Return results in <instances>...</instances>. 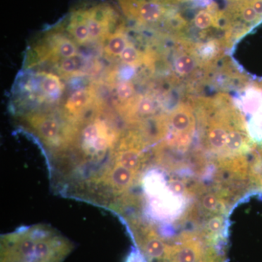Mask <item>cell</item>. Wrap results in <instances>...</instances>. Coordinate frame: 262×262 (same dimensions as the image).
<instances>
[{
	"instance_id": "5b68a950",
	"label": "cell",
	"mask_w": 262,
	"mask_h": 262,
	"mask_svg": "<svg viewBox=\"0 0 262 262\" xmlns=\"http://www.w3.org/2000/svg\"><path fill=\"white\" fill-rule=\"evenodd\" d=\"M69 31L80 45L86 44L91 40L87 25L77 10H75L71 15Z\"/></svg>"
},
{
	"instance_id": "3957f363",
	"label": "cell",
	"mask_w": 262,
	"mask_h": 262,
	"mask_svg": "<svg viewBox=\"0 0 262 262\" xmlns=\"http://www.w3.org/2000/svg\"><path fill=\"white\" fill-rule=\"evenodd\" d=\"M139 247L151 261H166L171 253V246H168L152 231H149L139 241Z\"/></svg>"
},
{
	"instance_id": "5bb4252c",
	"label": "cell",
	"mask_w": 262,
	"mask_h": 262,
	"mask_svg": "<svg viewBox=\"0 0 262 262\" xmlns=\"http://www.w3.org/2000/svg\"><path fill=\"white\" fill-rule=\"evenodd\" d=\"M248 139L241 131L232 130L228 132L225 148L230 152L243 151L247 144Z\"/></svg>"
},
{
	"instance_id": "7c38bea8",
	"label": "cell",
	"mask_w": 262,
	"mask_h": 262,
	"mask_svg": "<svg viewBox=\"0 0 262 262\" xmlns=\"http://www.w3.org/2000/svg\"><path fill=\"white\" fill-rule=\"evenodd\" d=\"M89 93L87 90H80L73 93L66 103L65 108L68 113L77 114L83 110L89 102Z\"/></svg>"
},
{
	"instance_id": "7402d4cb",
	"label": "cell",
	"mask_w": 262,
	"mask_h": 262,
	"mask_svg": "<svg viewBox=\"0 0 262 262\" xmlns=\"http://www.w3.org/2000/svg\"><path fill=\"white\" fill-rule=\"evenodd\" d=\"M154 111V103L149 98H143L138 106V112L143 115H148Z\"/></svg>"
},
{
	"instance_id": "2e32d148",
	"label": "cell",
	"mask_w": 262,
	"mask_h": 262,
	"mask_svg": "<svg viewBox=\"0 0 262 262\" xmlns=\"http://www.w3.org/2000/svg\"><path fill=\"white\" fill-rule=\"evenodd\" d=\"M195 67V61L192 57L187 55L179 56L175 62V69L179 75H187L190 74Z\"/></svg>"
},
{
	"instance_id": "9c48e42d",
	"label": "cell",
	"mask_w": 262,
	"mask_h": 262,
	"mask_svg": "<svg viewBox=\"0 0 262 262\" xmlns=\"http://www.w3.org/2000/svg\"><path fill=\"white\" fill-rule=\"evenodd\" d=\"M40 76V88L45 94L56 97L61 94L63 85L58 76L47 72H42Z\"/></svg>"
},
{
	"instance_id": "52a82bcc",
	"label": "cell",
	"mask_w": 262,
	"mask_h": 262,
	"mask_svg": "<svg viewBox=\"0 0 262 262\" xmlns=\"http://www.w3.org/2000/svg\"><path fill=\"white\" fill-rule=\"evenodd\" d=\"M170 122L173 128L182 134L190 133L194 127V117L186 108L176 110L172 115Z\"/></svg>"
},
{
	"instance_id": "ba28073f",
	"label": "cell",
	"mask_w": 262,
	"mask_h": 262,
	"mask_svg": "<svg viewBox=\"0 0 262 262\" xmlns=\"http://www.w3.org/2000/svg\"><path fill=\"white\" fill-rule=\"evenodd\" d=\"M127 43L125 33L122 29H118L108 39L105 47V53L108 57L120 56L127 47Z\"/></svg>"
},
{
	"instance_id": "d6986e66",
	"label": "cell",
	"mask_w": 262,
	"mask_h": 262,
	"mask_svg": "<svg viewBox=\"0 0 262 262\" xmlns=\"http://www.w3.org/2000/svg\"><path fill=\"white\" fill-rule=\"evenodd\" d=\"M224 219L221 215H214L211 217L208 221L207 223V229L210 233L217 234L220 233L221 230L223 228Z\"/></svg>"
},
{
	"instance_id": "6da1fadb",
	"label": "cell",
	"mask_w": 262,
	"mask_h": 262,
	"mask_svg": "<svg viewBox=\"0 0 262 262\" xmlns=\"http://www.w3.org/2000/svg\"><path fill=\"white\" fill-rule=\"evenodd\" d=\"M72 243L51 231H26L2 239L1 262H62Z\"/></svg>"
},
{
	"instance_id": "ffe728a7",
	"label": "cell",
	"mask_w": 262,
	"mask_h": 262,
	"mask_svg": "<svg viewBox=\"0 0 262 262\" xmlns=\"http://www.w3.org/2000/svg\"><path fill=\"white\" fill-rule=\"evenodd\" d=\"M134 87L128 82H121L117 88V94L122 100L130 98L134 94Z\"/></svg>"
},
{
	"instance_id": "44dd1931",
	"label": "cell",
	"mask_w": 262,
	"mask_h": 262,
	"mask_svg": "<svg viewBox=\"0 0 262 262\" xmlns=\"http://www.w3.org/2000/svg\"><path fill=\"white\" fill-rule=\"evenodd\" d=\"M60 68L63 73H74L77 69V62L74 58H63L60 64Z\"/></svg>"
},
{
	"instance_id": "277c9868",
	"label": "cell",
	"mask_w": 262,
	"mask_h": 262,
	"mask_svg": "<svg viewBox=\"0 0 262 262\" xmlns=\"http://www.w3.org/2000/svg\"><path fill=\"white\" fill-rule=\"evenodd\" d=\"M28 121L33 128L35 129L38 134L45 140H55L59 134V125L56 120L51 117L34 115L29 117Z\"/></svg>"
},
{
	"instance_id": "30bf717a",
	"label": "cell",
	"mask_w": 262,
	"mask_h": 262,
	"mask_svg": "<svg viewBox=\"0 0 262 262\" xmlns=\"http://www.w3.org/2000/svg\"><path fill=\"white\" fill-rule=\"evenodd\" d=\"M227 135L228 132L225 127L220 124H215L208 132V144L214 150L224 149L227 142Z\"/></svg>"
},
{
	"instance_id": "d4e9b609",
	"label": "cell",
	"mask_w": 262,
	"mask_h": 262,
	"mask_svg": "<svg viewBox=\"0 0 262 262\" xmlns=\"http://www.w3.org/2000/svg\"><path fill=\"white\" fill-rule=\"evenodd\" d=\"M203 262H213V261H203Z\"/></svg>"
},
{
	"instance_id": "8992f818",
	"label": "cell",
	"mask_w": 262,
	"mask_h": 262,
	"mask_svg": "<svg viewBox=\"0 0 262 262\" xmlns=\"http://www.w3.org/2000/svg\"><path fill=\"white\" fill-rule=\"evenodd\" d=\"M135 172L131 171L125 167L116 164L108 175L110 182L119 189H125L130 187L134 182Z\"/></svg>"
},
{
	"instance_id": "7a4b0ae2",
	"label": "cell",
	"mask_w": 262,
	"mask_h": 262,
	"mask_svg": "<svg viewBox=\"0 0 262 262\" xmlns=\"http://www.w3.org/2000/svg\"><path fill=\"white\" fill-rule=\"evenodd\" d=\"M89 29L91 40L102 39L107 34L108 27L116 20L115 10L103 4L93 5L77 10Z\"/></svg>"
},
{
	"instance_id": "e0dca14e",
	"label": "cell",
	"mask_w": 262,
	"mask_h": 262,
	"mask_svg": "<svg viewBox=\"0 0 262 262\" xmlns=\"http://www.w3.org/2000/svg\"><path fill=\"white\" fill-rule=\"evenodd\" d=\"M220 205V199L213 193H208L202 199V206L207 211H215Z\"/></svg>"
},
{
	"instance_id": "603a6c76",
	"label": "cell",
	"mask_w": 262,
	"mask_h": 262,
	"mask_svg": "<svg viewBox=\"0 0 262 262\" xmlns=\"http://www.w3.org/2000/svg\"><path fill=\"white\" fill-rule=\"evenodd\" d=\"M170 188L173 192L177 193V194H184L186 192V187L184 183L177 180V179L170 181Z\"/></svg>"
},
{
	"instance_id": "9a60e30c",
	"label": "cell",
	"mask_w": 262,
	"mask_h": 262,
	"mask_svg": "<svg viewBox=\"0 0 262 262\" xmlns=\"http://www.w3.org/2000/svg\"><path fill=\"white\" fill-rule=\"evenodd\" d=\"M193 23L196 28L204 30L213 27L215 24H219L216 18L213 16L209 12L202 11L198 12L193 18Z\"/></svg>"
},
{
	"instance_id": "cb8c5ba5",
	"label": "cell",
	"mask_w": 262,
	"mask_h": 262,
	"mask_svg": "<svg viewBox=\"0 0 262 262\" xmlns=\"http://www.w3.org/2000/svg\"><path fill=\"white\" fill-rule=\"evenodd\" d=\"M127 262H144L142 256L139 253H132Z\"/></svg>"
},
{
	"instance_id": "4fadbf2b",
	"label": "cell",
	"mask_w": 262,
	"mask_h": 262,
	"mask_svg": "<svg viewBox=\"0 0 262 262\" xmlns=\"http://www.w3.org/2000/svg\"><path fill=\"white\" fill-rule=\"evenodd\" d=\"M53 53L63 58H74L77 55V48L75 43L68 38L58 37L53 43Z\"/></svg>"
},
{
	"instance_id": "8fae6325",
	"label": "cell",
	"mask_w": 262,
	"mask_h": 262,
	"mask_svg": "<svg viewBox=\"0 0 262 262\" xmlns=\"http://www.w3.org/2000/svg\"><path fill=\"white\" fill-rule=\"evenodd\" d=\"M119 165L133 172H136L141 165V153L138 149H130L121 151L117 158Z\"/></svg>"
},
{
	"instance_id": "ac0fdd59",
	"label": "cell",
	"mask_w": 262,
	"mask_h": 262,
	"mask_svg": "<svg viewBox=\"0 0 262 262\" xmlns=\"http://www.w3.org/2000/svg\"><path fill=\"white\" fill-rule=\"evenodd\" d=\"M120 58L124 63H127V64H133L139 59V53L134 46L128 44L125 50L122 51Z\"/></svg>"
}]
</instances>
